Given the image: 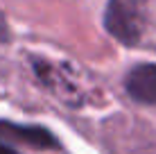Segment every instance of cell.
<instances>
[{"label": "cell", "instance_id": "6da1fadb", "mask_svg": "<svg viewBox=\"0 0 156 154\" xmlns=\"http://www.w3.org/2000/svg\"><path fill=\"white\" fill-rule=\"evenodd\" d=\"M143 0H109L104 9V27L122 45H136L143 36Z\"/></svg>", "mask_w": 156, "mask_h": 154}, {"label": "cell", "instance_id": "7a4b0ae2", "mask_svg": "<svg viewBox=\"0 0 156 154\" xmlns=\"http://www.w3.org/2000/svg\"><path fill=\"white\" fill-rule=\"evenodd\" d=\"M0 136L5 141H16L23 145L36 147V150H55L59 147V141L55 134L39 125H20V123H9V120H0Z\"/></svg>", "mask_w": 156, "mask_h": 154}, {"label": "cell", "instance_id": "3957f363", "mask_svg": "<svg viewBox=\"0 0 156 154\" xmlns=\"http://www.w3.org/2000/svg\"><path fill=\"white\" fill-rule=\"evenodd\" d=\"M125 88L136 102L156 104V63H138L125 77Z\"/></svg>", "mask_w": 156, "mask_h": 154}, {"label": "cell", "instance_id": "277c9868", "mask_svg": "<svg viewBox=\"0 0 156 154\" xmlns=\"http://www.w3.org/2000/svg\"><path fill=\"white\" fill-rule=\"evenodd\" d=\"M9 39V30H7V23H5V18L0 16V43L2 41H7Z\"/></svg>", "mask_w": 156, "mask_h": 154}, {"label": "cell", "instance_id": "5b68a950", "mask_svg": "<svg viewBox=\"0 0 156 154\" xmlns=\"http://www.w3.org/2000/svg\"><path fill=\"white\" fill-rule=\"evenodd\" d=\"M0 154H16V152H14V150H12L9 145H5V143L0 141Z\"/></svg>", "mask_w": 156, "mask_h": 154}]
</instances>
